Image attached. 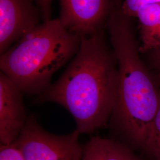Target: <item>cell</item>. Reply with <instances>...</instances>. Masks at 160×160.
Wrapping results in <instances>:
<instances>
[{
  "label": "cell",
  "mask_w": 160,
  "mask_h": 160,
  "mask_svg": "<svg viewBox=\"0 0 160 160\" xmlns=\"http://www.w3.org/2000/svg\"><path fill=\"white\" fill-rule=\"evenodd\" d=\"M118 63L104 30L81 37L80 48L57 81L39 95L74 118L77 129L89 133L104 126L114 108Z\"/></svg>",
  "instance_id": "obj_1"
},
{
  "label": "cell",
  "mask_w": 160,
  "mask_h": 160,
  "mask_svg": "<svg viewBox=\"0 0 160 160\" xmlns=\"http://www.w3.org/2000/svg\"><path fill=\"white\" fill-rule=\"evenodd\" d=\"M114 7L106 28L118 63V82L111 115L121 133L143 148L160 103V90L140 57L132 17Z\"/></svg>",
  "instance_id": "obj_2"
},
{
  "label": "cell",
  "mask_w": 160,
  "mask_h": 160,
  "mask_svg": "<svg viewBox=\"0 0 160 160\" xmlns=\"http://www.w3.org/2000/svg\"><path fill=\"white\" fill-rule=\"evenodd\" d=\"M81 39L59 18L40 23L1 55V72L22 93L40 95L51 85L53 74L75 55Z\"/></svg>",
  "instance_id": "obj_3"
},
{
  "label": "cell",
  "mask_w": 160,
  "mask_h": 160,
  "mask_svg": "<svg viewBox=\"0 0 160 160\" xmlns=\"http://www.w3.org/2000/svg\"><path fill=\"white\" fill-rule=\"evenodd\" d=\"M80 134L77 130L67 135L53 134L30 116L14 143L25 160H81Z\"/></svg>",
  "instance_id": "obj_4"
},
{
  "label": "cell",
  "mask_w": 160,
  "mask_h": 160,
  "mask_svg": "<svg viewBox=\"0 0 160 160\" xmlns=\"http://www.w3.org/2000/svg\"><path fill=\"white\" fill-rule=\"evenodd\" d=\"M59 20L81 37L104 30L114 7L122 0H59Z\"/></svg>",
  "instance_id": "obj_5"
},
{
  "label": "cell",
  "mask_w": 160,
  "mask_h": 160,
  "mask_svg": "<svg viewBox=\"0 0 160 160\" xmlns=\"http://www.w3.org/2000/svg\"><path fill=\"white\" fill-rule=\"evenodd\" d=\"M42 18L35 0H0V53L39 24Z\"/></svg>",
  "instance_id": "obj_6"
},
{
  "label": "cell",
  "mask_w": 160,
  "mask_h": 160,
  "mask_svg": "<svg viewBox=\"0 0 160 160\" xmlns=\"http://www.w3.org/2000/svg\"><path fill=\"white\" fill-rule=\"evenodd\" d=\"M22 92L0 72V141L8 145L17 141L28 120Z\"/></svg>",
  "instance_id": "obj_7"
},
{
  "label": "cell",
  "mask_w": 160,
  "mask_h": 160,
  "mask_svg": "<svg viewBox=\"0 0 160 160\" xmlns=\"http://www.w3.org/2000/svg\"><path fill=\"white\" fill-rule=\"evenodd\" d=\"M140 53L160 48V2L144 6L137 14Z\"/></svg>",
  "instance_id": "obj_8"
},
{
  "label": "cell",
  "mask_w": 160,
  "mask_h": 160,
  "mask_svg": "<svg viewBox=\"0 0 160 160\" xmlns=\"http://www.w3.org/2000/svg\"><path fill=\"white\" fill-rule=\"evenodd\" d=\"M81 160H139L126 146L113 140L94 137L83 148Z\"/></svg>",
  "instance_id": "obj_9"
},
{
  "label": "cell",
  "mask_w": 160,
  "mask_h": 160,
  "mask_svg": "<svg viewBox=\"0 0 160 160\" xmlns=\"http://www.w3.org/2000/svg\"><path fill=\"white\" fill-rule=\"evenodd\" d=\"M143 148L147 150L155 160H160V103Z\"/></svg>",
  "instance_id": "obj_10"
},
{
  "label": "cell",
  "mask_w": 160,
  "mask_h": 160,
  "mask_svg": "<svg viewBox=\"0 0 160 160\" xmlns=\"http://www.w3.org/2000/svg\"><path fill=\"white\" fill-rule=\"evenodd\" d=\"M160 2V0H124L122 3V9L127 16L135 18L138 11L143 7Z\"/></svg>",
  "instance_id": "obj_11"
},
{
  "label": "cell",
  "mask_w": 160,
  "mask_h": 160,
  "mask_svg": "<svg viewBox=\"0 0 160 160\" xmlns=\"http://www.w3.org/2000/svg\"><path fill=\"white\" fill-rule=\"evenodd\" d=\"M0 160H25L15 143L0 146Z\"/></svg>",
  "instance_id": "obj_12"
},
{
  "label": "cell",
  "mask_w": 160,
  "mask_h": 160,
  "mask_svg": "<svg viewBox=\"0 0 160 160\" xmlns=\"http://www.w3.org/2000/svg\"><path fill=\"white\" fill-rule=\"evenodd\" d=\"M40 9L42 19L47 21L51 19L52 0H35Z\"/></svg>",
  "instance_id": "obj_13"
},
{
  "label": "cell",
  "mask_w": 160,
  "mask_h": 160,
  "mask_svg": "<svg viewBox=\"0 0 160 160\" xmlns=\"http://www.w3.org/2000/svg\"><path fill=\"white\" fill-rule=\"evenodd\" d=\"M149 53L151 54L152 62L155 68L157 71L160 80V48L151 52Z\"/></svg>",
  "instance_id": "obj_14"
}]
</instances>
